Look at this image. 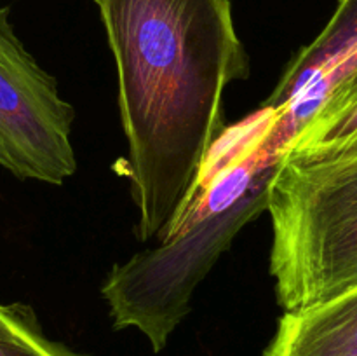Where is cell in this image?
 <instances>
[{
	"label": "cell",
	"mask_w": 357,
	"mask_h": 356,
	"mask_svg": "<svg viewBox=\"0 0 357 356\" xmlns=\"http://www.w3.org/2000/svg\"><path fill=\"white\" fill-rule=\"evenodd\" d=\"M117 68L136 237L169 236L225 129L229 84L250 75L230 0H94Z\"/></svg>",
	"instance_id": "cell-1"
},
{
	"label": "cell",
	"mask_w": 357,
	"mask_h": 356,
	"mask_svg": "<svg viewBox=\"0 0 357 356\" xmlns=\"http://www.w3.org/2000/svg\"><path fill=\"white\" fill-rule=\"evenodd\" d=\"M0 7V168L20 180L61 185L77 171L75 110L26 51Z\"/></svg>",
	"instance_id": "cell-4"
},
{
	"label": "cell",
	"mask_w": 357,
	"mask_h": 356,
	"mask_svg": "<svg viewBox=\"0 0 357 356\" xmlns=\"http://www.w3.org/2000/svg\"><path fill=\"white\" fill-rule=\"evenodd\" d=\"M267 212L271 274L284 313L357 288V149L284 150Z\"/></svg>",
	"instance_id": "cell-3"
},
{
	"label": "cell",
	"mask_w": 357,
	"mask_h": 356,
	"mask_svg": "<svg viewBox=\"0 0 357 356\" xmlns=\"http://www.w3.org/2000/svg\"><path fill=\"white\" fill-rule=\"evenodd\" d=\"M264 356H357V288L282 314Z\"/></svg>",
	"instance_id": "cell-5"
},
{
	"label": "cell",
	"mask_w": 357,
	"mask_h": 356,
	"mask_svg": "<svg viewBox=\"0 0 357 356\" xmlns=\"http://www.w3.org/2000/svg\"><path fill=\"white\" fill-rule=\"evenodd\" d=\"M0 356H84L45 335L33 307L0 304Z\"/></svg>",
	"instance_id": "cell-8"
},
{
	"label": "cell",
	"mask_w": 357,
	"mask_h": 356,
	"mask_svg": "<svg viewBox=\"0 0 357 356\" xmlns=\"http://www.w3.org/2000/svg\"><path fill=\"white\" fill-rule=\"evenodd\" d=\"M295 131L284 107L264 105L223 133L181 222L157 248L115 264L101 285L115 330L136 328L155 353L166 348L220 255L267 209L272 177Z\"/></svg>",
	"instance_id": "cell-2"
},
{
	"label": "cell",
	"mask_w": 357,
	"mask_h": 356,
	"mask_svg": "<svg viewBox=\"0 0 357 356\" xmlns=\"http://www.w3.org/2000/svg\"><path fill=\"white\" fill-rule=\"evenodd\" d=\"M357 45V0H340L330 23L296 54L265 107H288L307 82Z\"/></svg>",
	"instance_id": "cell-7"
},
{
	"label": "cell",
	"mask_w": 357,
	"mask_h": 356,
	"mask_svg": "<svg viewBox=\"0 0 357 356\" xmlns=\"http://www.w3.org/2000/svg\"><path fill=\"white\" fill-rule=\"evenodd\" d=\"M349 149H357V66L328 87L286 147L293 152Z\"/></svg>",
	"instance_id": "cell-6"
}]
</instances>
